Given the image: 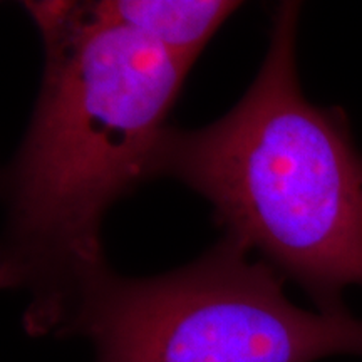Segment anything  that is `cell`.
Returning a JSON list of instances; mask_svg holds the SVG:
<instances>
[{
	"instance_id": "1",
	"label": "cell",
	"mask_w": 362,
	"mask_h": 362,
	"mask_svg": "<svg viewBox=\"0 0 362 362\" xmlns=\"http://www.w3.org/2000/svg\"><path fill=\"white\" fill-rule=\"evenodd\" d=\"M44 42L42 84L4 176L2 287L29 296L24 329L52 320L110 264L107 210L151 180V161L193 64L94 19L84 2H24Z\"/></svg>"
},
{
	"instance_id": "2",
	"label": "cell",
	"mask_w": 362,
	"mask_h": 362,
	"mask_svg": "<svg viewBox=\"0 0 362 362\" xmlns=\"http://www.w3.org/2000/svg\"><path fill=\"white\" fill-rule=\"evenodd\" d=\"M298 13L297 2L277 7L259 74L233 110L205 128H166L151 178L202 194L225 237L297 282L319 312L341 314L342 292L362 287V153L346 112L302 93Z\"/></svg>"
},
{
	"instance_id": "3",
	"label": "cell",
	"mask_w": 362,
	"mask_h": 362,
	"mask_svg": "<svg viewBox=\"0 0 362 362\" xmlns=\"http://www.w3.org/2000/svg\"><path fill=\"white\" fill-rule=\"evenodd\" d=\"M274 267L223 237L155 277L107 267L62 307L47 336L90 341L96 362H314L362 356V320L293 305Z\"/></svg>"
},
{
	"instance_id": "4",
	"label": "cell",
	"mask_w": 362,
	"mask_h": 362,
	"mask_svg": "<svg viewBox=\"0 0 362 362\" xmlns=\"http://www.w3.org/2000/svg\"><path fill=\"white\" fill-rule=\"evenodd\" d=\"M94 19L151 39L194 64L206 44L237 8L230 0H98L84 2Z\"/></svg>"
}]
</instances>
